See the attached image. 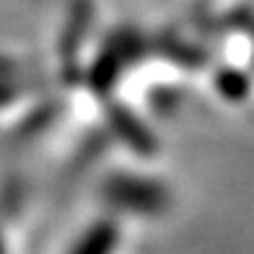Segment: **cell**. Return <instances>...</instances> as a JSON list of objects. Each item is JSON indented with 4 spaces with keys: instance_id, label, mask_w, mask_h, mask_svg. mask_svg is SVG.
<instances>
[{
    "instance_id": "6da1fadb",
    "label": "cell",
    "mask_w": 254,
    "mask_h": 254,
    "mask_svg": "<svg viewBox=\"0 0 254 254\" xmlns=\"http://www.w3.org/2000/svg\"><path fill=\"white\" fill-rule=\"evenodd\" d=\"M104 197L112 207L135 215H161L171 205V194L161 182L132 174L109 177L104 182Z\"/></svg>"
},
{
    "instance_id": "7a4b0ae2",
    "label": "cell",
    "mask_w": 254,
    "mask_h": 254,
    "mask_svg": "<svg viewBox=\"0 0 254 254\" xmlns=\"http://www.w3.org/2000/svg\"><path fill=\"white\" fill-rule=\"evenodd\" d=\"M117 244H120V226L109 218H101L83 231V236L75 241L67 254H114Z\"/></svg>"
},
{
    "instance_id": "3957f363",
    "label": "cell",
    "mask_w": 254,
    "mask_h": 254,
    "mask_svg": "<svg viewBox=\"0 0 254 254\" xmlns=\"http://www.w3.org/2000/svg\"><path fill=\"white\" fill-rule=\"evenodd\" d=\"M112 122H114V130H117V135L122 137L125 143H130L132 151L143 153V156H148V153L156 151V140L148 135V130L132 117V114H127V112H122V109H112Z\"/></svg>"
},
{
    "instance_id": "277c9868",
    "label": "cell",
    "mask_w": 254,
    "mask_h": 254,
    "mask_svg": "<svg viewBox=\"0 0 254 254\" xmlns=\"http://www.w3.org/2000/svg\"><path fill=\"white\" fill-rule=\"evenodd\" d=\"M215 83H218V91H221L226 99H231V101H241L249 94V78L241 70H234V67L218 73Z\"/></svg>"
}]
</instances>
